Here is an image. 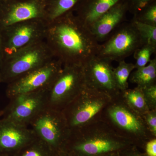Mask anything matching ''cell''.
Instances as JSON below:
<instances>
[{"label": "cell", "instance_id": "obj_20", "mask_svg": "<svg viewBox=\"0 0 156 156\" xmlns=\"http://www.w3.org/2000/svg\"><path fill=\"white\" fill-rule=\"evenodd\" d=\"M134 69V64L128 63L125 60L119 62L118 66L113 69V73L115 83L121 92L128 89V80L131 73Z\"/></svg>", "mask_w": 156, "mask_h": 156}, {"label": "cell", "instance_id": "obj_19", "mask_svg": "<svg viewBox=\"0 0 156 156\" xmlns=\"http://www.w3.org/2000/svg\"><path fill=\"white\" fill-rule=\"evenodd\" d=\"M121 96L127 105L137 113L143 115L149 110L141 88L127 89L121 92Z\"/></svg>", "mask_w": 156, "mask_h": 156}, {"label": "cell", "instance_id": "obj_10", "mask_svg": "<svg viewBox=\"0 0 156 156\" xmlns=\"http://www.w3.org/2000/svg\"><path fill=\"white\" fill-rule=\"evenodd\" d=\"M63 67L58 59H54L42 67L18 77L8 84L6 94L9 98L40 90H45Z\"/></svg>", "mask_w": 156, "mask_h": 156}, {"label": "cell", "instance_id": "obj_15", "mask_svg": "<svg viewBox=\"0 0 156 156\" xmlns=\"http://www.w3.org/2000/svg\"><path fill=\"white\" fill-rule=\"evenodd\" d=\"M128 11L123 2L118 3L95 21L90 30L98 42L108 36L122 22Z\"/></svg>", "mask_w": 156, "mask_h": 156}, {"label": "cell", "instance_id": "obj_12", "mask_svg": "<svg viewBox=\"0 0 156 156\" xmlns=\"http://www.w3.org/2000/svg\"><path fill=\"white\" fill-rule=\"evenodd\" d=\"M112 62L95 56L83 66L86 87L108 95L113 99L121 92L114 78Z\"/></svg>", "mask_w": 156, "mask_h": 156}, {"label": "cell", "instance_id": "obj_25", "mask_svg": "<svg viewBox=\"0 0 156 156\" xmlns=\"http://www.w3.org/2000/svg\"><path fill=\"white\" fill-rule=\"evenodd\" d=\"M141 89L149 110H156V84Z\"/></svg>", "mask_w": 156, "mask_h": 156}, {"label": "cell", "instance_id": "obj_11", "mask_svg": "<svg viewBox=\"0 0 156 156\" xmlns=\"http://www.w3.org/2000/svg\"><path fill=\"white\" fill-rule=\"evenodd\" d=\"M10 99L3 112V118L27 127L47 107L45 90L21 94Z\"/></svg>", "mask_w": 156, "mask_h": 156}, {"label": "cell", "instance_id": "obj_28", "mask_svg": "<svg viewBox=\"0 0 156 156\" xmlns=\"http://www.w3.org/2000/svg\"><path fill=\"white\" fill-rule=\"evenodd\" d=\"M2 40H1V33H0V66L2 64Z\"/></svg>", "mask_w": 156, "mask_h": 156}, {"label": "cell", "instance_id": "obj_26", "mask_svg": "<svg viewBox=\"0 0 156 156\" xmlns=\"http://www.w3.org/2000/svg\"><path fill=\"white\" fill-rule=\"evenodd\" d=\"M148 130L154 137H156V110H150L143 115Z\"/></svg>", "mask_w": 156, "mask_h": 156}, {"label": "cell", "instance_id": "obj_23", "mask_svg": "<svg viewBox=\"0 0 156 156\" xmlns=\"http://www.w3.org/2000/svg\"><path fill=\"white\" fill-rule=\"evenodd\" d=\"M133 19L148 25L156 26V2L141 9L134 15Z\"/></svg>", "mask_w": 156, "mask_h": 156}, {"label": "cell", "instance_id": "obj_2", "mask_svg": "<svg viewBox=\"0 0 156 156\" xmlns=\"http://www.w3.org/2000/svg\"><path fill=\"white\" fill-rule=\"evenodd\" d=\"M67 142L72 143L71 148L79 155L100 156L124 148L130 140L120 134L104 117H97L70 131Z\"/></svg>", "mask_w": 156, "mask_h": 156}, {"label": "cell", "instance_id": "obj_5", "mask_svg": "<svg viewBox=\"0 0 156 156\" xmlns=\"http://www.w3.org/2000/svg\"><path fill=\"white\" fill-rule=\"evenodd\" d=\"M112 99L104 93L85 87L62 111L70 131L92 122L103 112Z\"/></svg>", "mask_w": 156, "mask_h": 156}, {"label": "cell", "instance_id": "obj_8", "mask_svg": "<svg viewBox=\"0 0 156 156\" xmlns=\"http://www.w3.org/2000/svg\"><path fill=\"white\" fill-rule=\"evenodd\" d=\"M29 127L37 138L53 151L66 144L70 134L62 112L47 107L37 116Z\"/></svg>", "mask_w": 156, "mask_h": 156}, {"label": "cell", "instance_id": "obj_6", "mask_svg": "<svg viewBox=\"0 0 156 156\" xmlns=\"http://www.w3.org/2000/svg\"><path fill=\"white\" fill-rule=\"evenodd\" d=\"M48 23L44 19L30 20L0 30L2 61L24 48L44 40Z\"/></svg>", "mask_w": 156, "mask_h": 156}, {"label": "cell", "instance_id": "obj_31", "mask_svg": "<svg viewBox=\"0 0 156 156\" xmlns=\"http://www.w3.org/2000/svg\"><path fill=\"white\" fill-rule=\"evenodd\" d=\"M1 1H2V0H0V3H1Z\"/></svg>", "mask_w": 156, "mask_h": 156}, {"label": "cell", "instance_id": "obj_27", "mask_svg": "<svg viewBox=\"0 0 156 156\" xmlns=\"http://www.w3.org/2000/svg\"><path fill=\"white\" fill-rule=\"evenodd\" d=\"M146 154L147 156H156V139L152 138L146 144Z\"/></svg>", "mask_w": 156, "mask_h": 156}, {"label": "cell", "instance_id": "obj_1", "mask_svg": "<svg viewBox=\"0 0 156 156\" xmlns=\"http://www.w3.org/2000/svg\"><path fill=\"white\" fill-rule=\"evenodd\" d=\"M44 40L63 66H83L97 55L100 46L90 28L73 11L48 23Z\"/></svg>", "mask_w": 156, "mask_h": 156}, {"label": "cell", "instance_id": "obj_30", "mask_svg": "<svg viewBox=\"0 0 156 156\" xmlns=\"http://www.w3.org/2000/svg\"><path fill=\"white\" fill-rule=\"evenodd\" d=\"M114 156L112 155H111V154H106L103 155H101V156Z\"/></svg>", "mask_w": 156, "mask_h": 156}, {"label": "cell", "instance_id": "obj_3", "mask_svg": "<svg viewBox=\"0 0 156 156\" xmlns=\"http://www.w3.org/2000/svg\"><path fill=\"white\" fill-rule=\"evenodd\" d=\"M86 87L82 65H63L55 80L45 89L47 108L62 111Z\"/></svg>", "mask_w": 156, "mask_h": 156}, {"label": "cell", "instance_id": "obj_4", "mask_svg": "<svg viewBox=\"0 0 156 156\" xmlns=\"http://www.w3.org/2000/svg\"><path fill=\"white\" fill-rule=\"evenodd\" d=\"M55 58L44 40L34 43L2 61L0 66V83L9 84Z\"/></svg>", "mask_w": 156, "mask_h": 156}, {"label": "cell", "instance_id": "obj_7", "mask_svg": "<svg viewBox=\"0 0 156 156\" xmlns=\"http://www.w3.org/2000/svg\"><path fill=\"white\" fill-rule=\"evenodd\" d=\"M104 110V118L124 137L129 140L154 137L148 130L142 116L127 105L121 94L112 99Z\"/></svg>", "mask_w": 156, "mask_h": 156}, {"label": "cell", "instance_id": "obj_29", "mask_svg": "<svg viewBox=\"0 0 156 156\" xmlns=\"http://www.w3.org/2000/svg\"><path fill=\"white\" fill-rule=\"evenodd\" d=\"M128 156H147L146 154H132Z\"/></svg>", "mask_w": 156, "mask_h": 156}, {"label": "cell", "instance_id": "obj_24", "mask_svg": "<svg viewBox=\"0 0 156 156\" xmlns=\"http://www.w3.org/2000/svg\"><path fill=\"white\" fill-rule=\"evenodd\" d=\"M155 2H156V0H123L128 11L133 15H135L141 9Z\"/></svg>", "mask_w": 156, "mask_h": 156}, {"label": "cell", "instance_id": "obj_14", "mask_svg": "<svg viewBox=\"0 0 156 156\" xmlns=\"http://www.w3.org/2000/svg\"><path fill=\"white\" fill-rule=\"evenodd\" d=\"M36 138L30 127L0 119V151H18Z\"/></svg>", "mask_w": 156, "mask_h": 156}, {"label": "cell", "instance_id": "obj_21", "mask_svg": "<svg viewBox=\"0 0 156 156\" xmlns=\"http://www.w3.org/2000/svg\"><path fill=\"white\" fill-rule=\"evenodd\" d=\"M131 21L139 33L144 45H150L156 47V26L148 25L133 19Z\"/></svg>", "mask_w": 156, "mask_h": 156}, {"label": "cell", "instance_id": "obj_17", "mask_svg": "<svg viewBox=\"0 0 156 156\" xmlns=\"http://www.w3.org/2000/svg\"><path fill=\"white\" fill-rule=\"evenodd\" d=\"M128 80L141 89L156 84V58L151 59L144 67L136 69L132 72Z\"/></svg>", "mask_w": 156, "mask_h": 156}, {"label": "cell", "instance_id": "obj_18", "mask_svg": "<svg viewBox=\"0 0 156 156\" xmlns=\"http://www.w3.org/2000/svg\"><path fill=\"white\" fill-rule=\"evenodd\" d=\"M81 0H45L46 20L53 21L73 11Z\"/></svg>", "mask_w": 156, "mask_h": 156}, {"label": "cell", "instance_id": "obj_16", "mask_svg": "<svg viewBox=\"0 0 156 156\" xmlns=\"http://www.w3.org/2000/svg\"><path fill=\"white\" fill-rule=\"evenodd\" d=\"M123 0H81L73 11L90 29L93 23L112 7Z\"/></svg>", "mask_w": 156, "mask_h": 156}, {"label": "cell", "instance_id": "obj_13", "mask_svg": "<svg viewBox=\"0 0 156 156\" xmlns=\"http://www.w3.org/2000/svg\"><path fill=\"white\" fill-rule=\"evenodd\" d=\"M45 6V0H2L0 30L30 20H46Z\"/></svg>", "mask_w": 156, "mask_h": 156}, {"label": "cell", "instance_id": "obj_9", "mask_svg": "<svg viewBox=\"0 0 156 156\" xmlns=\"http://www.w3.org/2000/svg\"><path fill=\"white\" fill-rule=\"evenodd\" d=\"M144 45L131 21L119 27L108 40L100 45L97 56L110 61L125 60Z\"/></svg>", "mask_w": 156, "mask_h": 156}, {"label": "cell", "instance_id": "obj_22", "mask_svg": "<svg viewBox=\"0 0 156 156\" xmlns=\"http://www.w3.org/2000/svg\"><path fill=\"white\" fill-rule=\"evenodd\" d=\"M156 47L151 45L144 44L136 50L134 53L136 60L134 66L135 69L144 67L148 64L151 60V56L156 53Z\"/></svg>", "mask_w": 156, "mask_h": 156}]
</instances>
